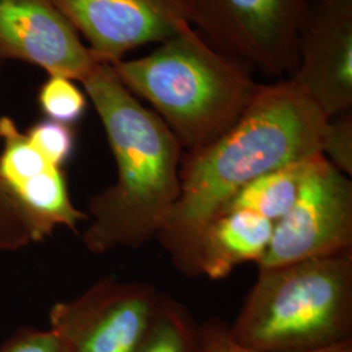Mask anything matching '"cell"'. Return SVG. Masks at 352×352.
Here are the masks:
<instances>
[{"instance_id":"20","label":"cell","mask_w":352,"mask_h":352,"mask_svg":"<svg viewBox=\"0 0 352 352\" xmlns=\"http://www.w3.org/2000/svg\"><path fill=\"white\" fill-rule=\"evenodd\" d=\"M0 352H65V349L50 327H23L0 346Z\"/></svg>"},{"instance_id":"5","label":"cell","mask_w":352,"mask_h":352,"mask_svg":"<svg viewBox=\"0 0 352 352\" xmlns=\"http://www.w3.org/2000/svg\"><path fill=\"white\" fill-rule=\"evenodd\" d=\"M309 0H190V25L223 54L272 77L292 75Z\"/></svg>"},{"instance_id":"14","label":"cell","mask_w":352,"mask_h":352,"mask_svg":"<svg viewBox=\"0 0 352 352\" xmlns=\"http://www.w3.org/2000/svg\"><path fill=\"white\" fill-rule=\"evenodd\" d=\"M136 352H200L199 325L180 302L164 295L153 325Z\"/></svg>"},{"instance_id":"3","label":"cell","mask_w":352,"mask_h":352,"mask_svg":"<svg viewBox=\"0 0 352 352\" xmlns=\"http://www.w3.org/2000/svg\"><path fill=\"white\" fill-rule=\"evenodd\" d=\"M111 65L131 93L151 103L187 154L225 133L260 85L190 25L149 55Z\"/></svg>"},{"instance_id":"11","label":"cell","mask_w":352,"mask_h":352,"mask_svg":"<svg viewBox=\"0 0 352 352\" xmlns=\"http://www.w3.org/2000/svg\"><path fill=\"white\" fill-rule=\"evenodd\" d=\"M274 223L250 210L232 209L215 215L202 230L192 256V276L227 277L245 263L258 264L267 251Z\"/></svg>"},{"instance_id":"19","label":"cell","mask_w":352,"mask_h":352,"mask_svg":"<svg viewBox=\"0 0 352 352\" xmlns=\"http://www.w3.org/2000/svg\"><path fill=\"white\" fill-rule=\"evenodd\" d=\"M199 340L200 352H263L238 343L231 336L230 325L218 318H210L199 325ZM320 352H352V342Z\"/></svg>"},{"instance_id":"6","label":"cell","mask_w":352,"mask_h":352,"mask_svg":"<svg viewBox=\"0 0 352 352\" xmlns=\"http://www.w3.org/2000/svg\"><path fill=\"white\" fill-rule=\"evenodd\" d=\"M162 296L149 283L106 278L75 299L54 304L50 329L65 352H136Z\"/></svg>"},{"instance_id":"2","label":"cell","mask_w":352,"mask_h":352,"mask_svg":"<svg viewBox=\"0 0 352 352\" xmlns=\"http://www.w3.org/2000/svg\"><path fill=\"white\" fill-rule=\"evenodd\" d=\"M101 119L116 182L89 202L82 243L91 253L140 248L157 238L180 193L182 146L113 71L100 63L81 81Z\"/></svg>"},{"instance_id":"7","label":"cell","mask_w":352,"mask_h":352,"mask_svg":"<svg viewBox=\"0 0 352 352\" xmlns=\"http://www.w3.org/2000/svg\"><path fill=\"white\" fill-rule=\"evenodd\" d=\"M352 252V183L317 155L289 213L274 225L260 270Z\"/></svg>"},{"instance_id":"13","label":"cell","mask_w":352,"mask_h":352,"mask_svg":"<svg viewBox=\"0 0 352 352\" xmlns=\"http://www.w3.org/2000/svg\"><path fill=\"white\" fill-rule=\"evenodd\" d=\"M316 157L287 164L254 179L240 189L222 212L232 209L250 210L276 225L296 201L302 182Z\"/></svg>"},{"instance_id":"8","label":"cell","mask_w":352,"mask_h":352,"mask_svg":"<svg viewBox=\"0 0 352 352\" xmlns=\"http://www.w3.org/2000/svg\"><path fill=\"white\" fill-rule=\"evenodd\" d=\"M104 63L190 25V0H50ZM192 26V25H190Z\"/></svg>"},{"instance_id":"17","label":"cell","mask_w":352,"mask_h":352,"mask_svg":"<svg viewBox=\"0 0 352 352\" xmlns=\"http://www.w3.org/2000/svg\"><path fill=\"white\" fill-rule=\"evenodd\" d=\"M32 243V227L0 176V253L19 251Z\"/></svg>"},{"instance_id":"16","label":"cell","mask_w":352,"mask_h":352,"mask_svg":"<svg viewBox=\"0 0 352 352\" xmlns=\"http://www.w3.org/2000/svg\"><path fill=\"white\" fill-rule=\"evenodd\" d=\"M25 133L32 145L55 167L63 168L75 151L76 135L72 126L45 119L33 124Z\"/></svg>"},{"instance_id":"15","label":"cell","mask_w":352,"mask_h":352,"mask_svg":"<svg viewBox=\"0 0 352 352\" xmlns=\"http://www.w3.org/2000/svg\"><path fill=\"white\" fill-rule=\"evenodd\" d=\"M64 76H50L39 88L38 104L43 115L63 124L72 126L87 111V94Z\"/></svg>"},{"instance_id":"12","label":"cell","mask_w":352,"mask_h":352,"mask_svg":"<svg viewBox=\"0 0 352 352\" xmlns=\"http://www.w3.org/2000/svg\"><path fill=\"white\" fill-rule=\"evenodd\" d=\"M4 184L32 227L34 243L47 239L58 227L76 231L82 221H88V214L71 200L63 168L42 164Z\"/></svg>"},{"instance_id":"1","label":"cell","mask_w":352,"mask_h":352,"mask_svg":"<svg viewBox=\"0 0 352 352\" xmlns=\"http://www.w3.org/2000/svg\"><path fill=\"white\" fill-rule=\"evenodd\" d=\"M329 118L292 80L258 85L238 120L180 166V193L157 235L192 276L202 230L254 179L322 154Z\"/></svg>"},{"instance_id":"4","label":"cell","mask_w":352,"mask_h":352,"mask_svg":"<svg viewBox=\"0 0 352 352\" xmlns=\"http://www.w3.org/2000/svg\"><path fill=\"white\" fill-rule=\"evenodd\" d=\"M263 352H320L352 342V252L260 270L230 327Z\"/></svg>"},{"instance_id":"9","label":"cell","mask_w":352,"mask_h":352,"mask_svg":"<svg viewBox=\"0 0 352 352\" xmlns=\"http://www.w3.org/2000/svg\"><path fill=\"white\" fill-rule=\"evenodd\" d=\"M0 59L84 81L104 63L50 0H0Z\"/></svg>"},{"instance_id":"10","label":"cell","mask_w":352,"mask_h":352,"mask_svg":"<svg viewBox=\"0 0 352 352\" xmlns=\"http://www.w3.org/2000/svg\"><path fill=\"white\" fill-rule=\"evenodd\" d=\"M289 80L329 119L351 110L352 0H321L311 8Z\"/></svg>"},{"instance_id":"18","label":"cell","mask_w":352,"mask_h":352,"mask_svg":"<svg viewBox=\"0 0 352 352\" xmlns=\"http://www.w3.org/2000/svg\"><path fill=\"white\" fill-rule=\"evenodd\" d=\"M322 155L344 175L352 174L351 110L329 119L322 144Z\"/></svg>"}]
</instances>
